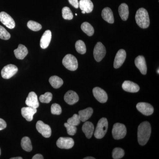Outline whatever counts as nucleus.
Listing matches in <instances>:
<instances>
[{
	"label": "nucleus",
	"instance_id": "f257e3e1",
	"mask_svg": "<svg viewBox=\"0 0 159 159\" xmlns=\"http://www.w3.org/2000/svg\"><path fill=\"white\" fill-rule=\"evenodd\" d=\"M151 133L150 123L147 121L142 122L139 125L138 130V139L139 144L145 145L148 142Z\"/></svg>",
	"mask_w": 159,
	"mask_h": 159
},
{
	"label": "nucleus",
	"instance_id": "f03ea898",
	"mask_svg": "<svg viewBox=\"0 0 159 159\" xmlns=\"http://www.w3.org/2000/svg\"><path fill=\"white\" fill-rule=\"evenodd\" d=\"M135 20L137 25L142 29L148 28L150 24L149 16L146 9L143 8H140L137 11Z\"/></svg>",
	"mask_w": 159,
	"mask_h": 159
},
{
	"label": "nucleus",
	"instance_id": "7ed1b4c3",
	"mask_svg": "<svg viewBox=\"0 0 159 159\" xmlns=\"http://www.w3.org/2000/svg\"><path fill=\"white\" fill-rule=\"evenodd\" d=\"M108 123L107 119L101 118L97 124V127L94 132V136L97 139H101L104 137L107 132Z\"/></svg>",
	"mask_w": 159,
	"mask_h": 159
},
{
	"label": "nucleus",
	"instance_id": "20e7f679",
	"mask_svg": "<svg viewBox=\"0 0 159 159\" xmlns=\"http://www.w3.org/2000/svg\"><path fill=\"white\" fill-rule=\"evenodd\" d=\"M63 66L69 70L75 71L78 68V61L76 57L71 54L66 55L62 60Z\"/></svg>",
	"mask_w": 159,
	"mask_h": 159
},
{
	"label": "nucleus",
	"instance_id": "39448f33",
	"mask_svg": "<svg viewBox=\"0 0 159 159\" xmlns=\"http://www.w3.org/2000/svg\"><path fill=\"white\" fill-rule=\"evenodd\" d=\"M126 128L124 124L120 123H116L113 127L112 134L114 139L116 140L122 139L126 134Z\"/></svg>",
	"mask_w": 159,
	"mask_h": 159
},
{
	"label": "nucleus",
	"instance_id": "423d86ee",
	"mask_svg": "<svg viewBox=\"0 0 159 159\" xmlns=\"http://www.w3.org/2000/svg\"><path fill=\"white\" fill-rule=\"evenodd\" d=\"M106 54L105 47L101 42L97 43L94 48L93 56L97 62L101 61Z\"/></svg>",
	"mask_w": 159,
	"mask_h": 159
},
{
	"label": "nucleus",
	"instance_id": "0eeeda50",
	"mask_svg": "<svg viewBox=\"0 0 159 159\" xmlns=\"http://www.w3.org/2000/svg\"><path fill=\"white\" fill-rule=\"evenodd\" d=\"M18 68L16 66L9 64L5 66L1 72L2 77L4 79H9L17 73Z\"/></svg>",
	"mask_w": 159,
	"mask_h": 159
},
{
	"label": "nucleus",
	"instance_id": "6e6552de",
	"mask_svg": "<svg viewBox=\"0 0 159 159\" xmlns=\"http://www.w3.org/2000/svg\"><path fill=\"white\" fill-rule=\"evenodd\" d=\"M36 128L38 131L46 138H50L51 135V129L48 125L45 124L43 121H38L36 123Z\"/></svg>",
	"mask_w": 159,
	"mask_h": 159
},
{
	"label": "nucleus",
	"instance_id": "1a4fd4ad",
	"mask_svg": "<svg viewBox=\"0 0 159 159\" xmlns=\"http://www.w3.org/2000/svg\"><path fill=\"white\" fill-rule=\"evenodd\" d=\"M56 144L58 148L68 149L74 146V142L72 138L61 137L57 140Z\"/></svg>",
	"mask_w": 159,
	"mask_h": 159
},
{
	"label": "nucleus",
	"instance_id": "9d476101",
	"mask_svg": "<svg viewBox=\"0 0 159 159\" xmlns=\"http://www.w3.org/2000/svg\"><path fill=\"white\" fill-rule=\"evenodd\" d=\"M0 21L9 29H14L15 27L14 20L5 11L0 12Z\"/></svg>",
	"mask_w": 159,
	"mask_h": 159
},
{
	"label": "nucleus",
	"instance_id": "9b49d317",
	"mask_svg": "<svg viewBox=\"0 0 159 159\" xmlns=\"http://www.w3.org/2000/svg\"><path fill=\"white\" fill-rule=\"evenodd\" d=\"M136 108L139 111L146 116L152 115L154 112L153 107L147 102H139L137 104Z\"/></svg>",
	"mask_w": 159,
	"mask_h": 159
},
{
	"label": "nucleus",
	"instance_id": "f8f14e48",
	"mask_svg": "<svg viewBox=\"0 0 159 159\" xmlns=\"http://www.w3.org/2000/svg\"><path fill=\"white\" fill-rule=\"evenodd\" d=\"M93 94L97 101L101 103H105L107 101L108 96L105 91L99 87H95L93 89Z\"/></svg>",
	"mask_w": 159,
	"mask_h": 159
},
{
	"label": "nucleus",
	"instance_id": "ddd939ff",
	"mask_svg": "<svg viewBox=\"0 0 159 159\" xmlns=\"http://www.w3.org/2000/svg\"><path fill=\"white\" fill-rule=\"evenodd\" d=\"M126 56V52L125 50L123 49L119 50L115 57L114 62V67L115 69L120 68L125 61Z\"/></svg>",
	"mask_w": 159,
	"mask_h": 159
},
{
	"label": "nucleus",
	"instance_id": "4468645a",
	"mask_svg": "<svg viewBox=\"0 0 159 159\" xmlns=\"http://www.w3.org/2000/svg\"><path fill=\"white\" fill-rule=\"evenodd\" d=\"M37 112V109L28 106L21 109V114L22 116L27 121L31 122L33 119V116Z\"/></svg>",
	"mask_w": 159,
	"mask_h": 159
},
{
	"label": "nucleus",
	"instance_id": "2eb2a0df",
	"mask_svg": "<svg viewBox=\"0 0 159 159\" xmlns=\"http://www.w3.org/2000/svg\"><path fill=\"white\" fill-rule=\"evenodd\" d=\"M135 64L142 74H146L147 68L145 57L142 55L138 56L135 59Z\"/></svg>",
	"mask_w": 159,
	"mask_h": 159
},
{
	"label": "nucleus",
	"instance_id": "dca6fc26",
	"mask_svg": "<svg viewBox=\"0 0 159 159\" xmlns=\"http://www.w3.org/2000/svg\"><path fill=\"white\" fill-rule=\"evenodd\" d=\"M25 103L28 106L35 108H37L39 107L37 96L34 92H31L29 93L26 99Z\"/></svg>",
	"mask_w": 159,
	"mask_h": 159
},
{
	"label": "nucleus",
	"instance_id": "f3484780",
	"mask_svg": "<svg viewBox=\"0 0 159 159\" xmlns=\"http://www.w3.org/2000/svg\"><path fill=\"white\" fill-rule=\"evenodd\" d=\"M122 88L124 91L131 93H137L140 90V87L138 84L129 80L124 81L122 84Z\"/></svg>",
	"mask_w": 159,
	"mask_h": 159
},
{
	"label": "nucleus",
	"instance_id": "a211bd4d",
	"mask_svg": "<svg viewBox=\"0 0 159 159\" xmlns=\"http://www.w3.org/2000/svg\"><path fill=\"white\" fill-rule=\"evenodd\" d=\"M79 99V97L77 93L72 90L68 91L64 96L65 101L69 105L75 104L78 102Z\"/></svg>",
	"mask_w": 159,
	"mask_h": 159
},
{
	"label": "nucleus",
	"instance_id": "6ab92c4d",
	"mask_svg": "<svg viewBox=\"0 0 159 159\" xmlns=\"http://www.w3.org/2000/svg\"><path fill=\"white\" fill-rule=\"evenodd\" d=\"M51 32L50 30L45 31L40 42V45L42 48L44 49L48 48L51 41Z\"/></svg>",
	"mask_w": 159,
	"mask_h": 159
},
{
	"label": "nucleus",
	"instance_id": "aec40b11",
	"mask_svg": "<svg viewBox=\"0 0 159 159\" xmlns=\"http://www.w3.org/2000/svg\"><path fill=\"white\" fill-rule=\"evenodd\" d=\"M79 7L85 13H90L93 9V4L91 0H80L79 2Z\"/></svg>",
	"mask_w": 159,
	"mask_h": 159
},
{
	"label": "nucleus",
	"instance_id": "412c9836",
	"mask_svg": "<svg viewBox=\"0 0 159 159\" xmlns=\"http://www.w3.org/2000/svg\"><path fill=\"white\" fill-rule=\"evenodd\" d=\"M83 132L85 134V136L87 139L92 138L94 131V126L93 123L87 121L84 122L82 126Z\"/></svg>",
	"mask_w": 159,
	"mask_h": 159
},
{
	"label": "nucleus",
	"instance_id": "4be33fe9",
	"mask_svg": "<svg viewBox=\"0 0 159 159\" xmlns=\"http://www.w3.org/2000/svg\"><path fill=\"white\" fill-rule=\"evenodd\" d=\"M14 54L17 59L22 60L27 56L28 54V50L25 46L20 44L17 49L14 51Z\"/></svg>",
	"mask_w": 159,
	"mask_h": 159
},
{
	"label": "nucleus",
	"instance_id": "5701e85b",
	"mask_svg": "<svg viewBox=\"0 0 159 159\" xmlns=\"http://www.w3.org/2000/svg\"><path fill=\"white\" fill-rule=\"evenodd\" d=\"M93 110L91 107H88L83 110L80 111L78 113L80 119V121L83 122H85L87 120H88L93 115Z\"/></svg>",
	"mask_w": 159,
	"mask_h": 159
},
{
	"label": "nucleus",
	"instance_id": "b1692460",
	"mask_svg": "<svg viewBox=\"0 0 159 159\" xmlns=\"http://www.w3.org/2000/svg\"><path fill=\"white\" fill-rule=\"evenodd\" d=\"M102 16L103 19L110 24H113L114 18L113 13L110 8L106 7L102 10Z\"/></svg>",
	"mask_w": 159,
	"mask_h": 159
},
{
	"label": "nucleus",
	"instance_id": "393cba45",
	"mask_svg": "<svg viewBox=\"0 0 159 159\" xmlns=\"http://www.w3.org/2000/svg\"><path fill=\"white\" fill-rule=\"evenodd\" d=\"M119 15L122 20L126 21L128 18L129 15V7L125 3H122L119 7Z\"/></svg>",
	"mask_w": 159,
	"mask_h": 159
},
{
	"label": "nucleus",
	"instance_id": "a878e982",
	"mask_svg": "<svg viewBox=\"0 0 159 159\" xmlns=\"http://www.w3.org/2000/svg\"><path fill=\"white\" fill-rule=\"evenodd\" d=\"M49 82L54 89H58L63 84V81L60 77L57 76H53L50 77Z\"/></svg>",
	"mask_w": 159,
	"mask_h": 159
},
{
	"label": "nucleus",
	"instance_id": "bb28decb",
	"mask_svg": "<svg viewBox=\"0 0 159 159\" xmlns=\"http://www.w3.org/2000/svg\"><path fill=\"white\" fill-rule=\"evenodd\" d=\"M21 146L24 150L27 152H31L32 149L31 140L28 137H25L22 138L21 141Z\"/></svg>",
	"mask_w": 159,
	"mask_h": 159
},
{
	"label": "nucleus",
	"instance_id": "cd10ccee",
	"mask_svg": "<svg viewBox=\"0 0 159 159\" xmlns=\"http://www.w3.org/2000/svg\"><path fill=\"white\" fill-rule=\"evenodd\" d=\"M81 29L82 31L89 36H92L94 34V28L88 22H85L83 23L81 25Z\"/></svg>",
	"mask_w": 159,
	"mask_h": 159
},
{
	"label": "nucleus",
	"instance_id": "c85d7f7f",
	"mask_svg": "<svg viewBox=\"0 0 159 159\" xmlns=\"http://www.w3.org/2000/svg\"><path fill=\"white\" fill-rule=\"evenodd\" d=\"M76 51L79 54H84L86 52V48L85 43L81 40L77 41L75 44Z\"/></svg>",
	"mask_w": 159,
	"mask_h": 159
},
{
	"label": "nucleus",
	"instance_id": "c756f323",
	"mask_svg": "<svg viewBox=\"0 0 159 159\" xmlns=\"http://www.w3.org/2000/svg\"><path fill=\"white\" fill-rule=\"evenodd\" d=\"M125 154L124 151L122 148H114L112 152L113 158L119 159L122 158Z\"/></svg>",
	"mask_w": 159,
	"mask_h": 159
},
{
	"label": "nucleus",
	"instance_id": "7c9ffc66",
	"mask_svg": "<svg viewBox=\"0 0 159 159\" xmlns=\"http://www.w3.org/2000/svg\"><path fill=\"white\" fill-rule=\"evenodd\" d=\"M62 17L64 19L71 20L74 17L70 9L68 7H65L62 9Z\"/></svg>",
	"mask_w": 159,
	"mask_h": 159
},
{
	"label": "nucleus",
	"instance_id": "2f4dec72",
	"mask_svg": "<svg viewBox=\"0 0 159 159\" xmlns=\"http://www.w3.org/2000/svg\"><path fill=\"white\" fill-rule=\"evenodd\" d=\"M27 26L29 29L33 31H39L42 29V25L32 20L29 21Z\"/></svg>",
	"mask_w": 159,
	"mask_h": 159
},
{
	"label": "nucleus",
	"instance_id": "473e14b6",
	"mask_svg": "<svg viewBox=\"0 0 159 159\" xmlns=\"http://www.w3.org/2000/svg\"><path fill=\"white\" fill-rule=\"evenodd\" d=\"M52 94L50 92H47L43 95H41L39 97V100L43 103H48L52 99Z\"/></svg>",
	"mask_w": 159,
	"mask_h": 159
},
{
	"label": "nucleus",
	"instance_id": "72a5a7b5",
	"mask_svg": "<svg viewBox=\"0 0 159 159\" xmlns=\"http://www.w3.org/2000/svg\"><path fill=\"white\" fill-rule=\"evenodd\" d=\"M80 122L79 116L77 114H74L73 117L69 118L67 120V123L74 126L79 125Z\"/></svg>",
	"mask_w": 159,
	"mask_h": 159
},
{
	"label": "nucleus",
	"instance_id": "f704fd0d",
	"mask_svg": "<svg viewBox=\"0 0 159 159\" xmlns=\"http://www.w3.org/2000/svg\"><path fill=\"white\" fill-rule=\"evenodd\" d=\"M65 126L67 129V132L69 135L71 136L74 135L77 132V128L76 126H74L69 124L67 122L64 124Z\"/></svg>",
	"mask_w": 159,
	"mask_h": 159
},
{
	"label": "nucleus",
	"instance_id": "c9c22d12",
	"mask_svg": "<svg viewBox=\"0 0 159 159\" xmlns=\"http://www.w3.org/2000/svg\"><path fill=\"white\" fill-rule=\"evenodd\" d=\"M11 35L7 30L2 26L0 25V39L6 40L9 39Z\"/></svg>",
	"mask_w": 159,
	"mask_h": 159
},
{
	"label": "nucleus",
	"instance_id": "e433bc0d",
	"mask_svg": "<svg viewBox=\"0 0 159 159\" xmlns=\"http://www.w3.org/2000/svg\"><path fill=\"white\" fill-rule=\"evenodd\" d=\"M62 112L61 107L57 103H54L51 105V112L53 115H60Z\"/></svg>",
	"mask_w": 159,
	"mask_h": 159
},
{
	"label": "nucleus",
	"instance_id": "4c0bfd02",
	"mask_svg": "<svg viewBox=\"0 0 159 159\" xmlns=\"http://www.w3.org/2000/svg\"><path fill=\"white\" fill-rule=\"evenodd\" d=\"M69 3L74 8L78 9L79 8V2L78 0H68Z\"/></svg>",
	"mask_w": 159,
	"mask_h": 159
},
{
	"label": "nucleus",
	"instance_id": "58836bf2",
	"mask_svg": "<svg viewBox=\"0 0 159 159\" xmlns=\"http://www.w3.org/2000/svg\"><path fill=\"white\" fill-rule=\"evenodd\" d=\"M7 126L6 122L4 119L0 118V130L5 129Z\"/></svg>",
	"mask_w": 159,
	"mask_h": 159
},
{
	"label": "nucleus",
	"instance_id": "ea45409f",
	"mask_svg": "<svg viewBox=\"0 0 159 159\" xmlns=\"http://www.w3.org/2000/svg\"><path fill=\"white\" fill-rule=\"evenodd\" d=\"M32 159H44L43 157L40 154H37L35 155L32 158Z\"/></svg>",
	"mask_w": 159,
	"mask_h": 159
},
{
	"label": "nucleus",
	"instance_id": "a19ab883",
	"mask_svg": "<svg viewBox=\"0 0 159 159\" xmlns=\"http://www.w3.org/2000/svg\"><path fill=\"white\" fill-rule=\"evenodd\" d=\"M23 158L21 157H16L11 158L10 159H22Z\"/></svg>",
	"mask_w": 159,
	"mask_h": 159
},
{
	"label": "nucleus",
	"instance_id": "79ce46f5",
	"mask_svg": "<svg viewBox=\"0 0 159 159\" xmlns=\"http://www.w3.org/2000/svg\"><path fill=\"white\" fill-rule=\"evenodd\" d=\"M84 159H95V158L93 157H86L84 158Z\"/></svg>",
	"mask_w": 159,
	"mask_h": 159
},
{
	"label": "nucleus",
	"instance_id": "37998d69",
	"mask_svg": "<svg viewBox=\"0 0 159 159\" xmlns=\"http://www.w3.org/2000/svg\"><path fill=\"white\" fill-rule=\"evenodd\" d=\"M82 13H83V14H85V12L84 11H82Z\"/></svg>",
	"mask_w": 159,
	"mask_h": 159
},
{
	"label": "nucleus",
	"instance_id": "c03bdc74",
	"mask_svg": "<svg viewBox=\"0 0 159 159\" xmlns=\"http://www.w3.org/2000/svg\"><path fill=\"white\" fill-rule=\"evenodd\" d=\"M157 73H158V74H159V69H158V70L157 71Z\"/></svg>",
	"mask_w": 159,
	"mask_h": 159
},
{
	"label": "nucleus",
	"instance_id": "a18cd8bd",
	"mask_svg": "<svg viewBox=\"0 0 159 159\" xmlns=\"http://www.w3.org/2000/svg\"><path fill=\"white\" fill-rule=\"evenodd\" d=\"M1 148H0V156H1Z\"/></svg>",
	"mask_w": 159,
	"mask_h": 159
},
{
	"label": "nucleus",
	"instance_id": "49530a36",
	"mask_svg": "<svg viewBox=\"0 0 159 159\" xmlns=\"http://www.w3.org/2000/svg\"><path fill=\"white\" fill-rule=\"evenodd\" d=\"M75 15H76V16H77V13H76V14H75Z\"/></svg>",
	"mask_w": 159,
	"mask_h": 159
}]
</instances>
